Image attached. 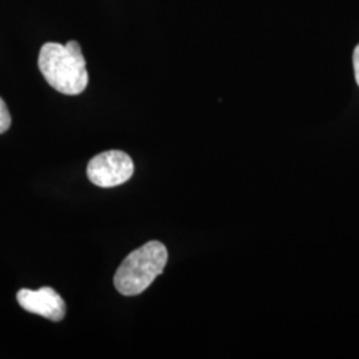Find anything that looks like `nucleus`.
I'll return each instance as SVG.
<instances>
[{"mask_svg": "<svg viewBox=\"0 0 359 359\" xmlns=\"http://www.w3.org/2000/svg\"><path fill=\"white\" fill-rule=\"evenodd\" d=\"M39 69L52 88L75 96L88 86V72L79 43H46L39 53Z\"/></svg>", "mask_w": 359, "mask_h": 359, "instance_id": "1", "label": "nucleus"}, {"mask_svg": "<svg viewBox=\"0 0 359 359\" xmlns=\"http://www.w3.org/2000/svg\"><path fill=\"white\" fill-rule=\"evenodd\" d=\"M353 65H354V74H355V80L359 86V44L355 47L354 53H353Z\"/></svg>", "mask_w": 359, "mask_h": 359, "instance_id": "6", "label": "nucleus"}, {"mask_svg": "<svg viewBox=\"0 0 359 359\" xmlns=\"http://www.w3.org/2000/svg\"><path fill=\"white\" fill-rule=\"evenodd\" d=\"M168 262L167 248L151 241L133 250L116 271L115 287L123 295L142 294L163 274Z\"/></svg>", "mask_w": 359, "mask_h": 359, "instance_id": "2", "label": "nucleus"}, {"mask_svg": "<svg viewBox=\"0 0 359 359\" xmlns=\"http://www.w3.org/2000/svg\"><path fill=\"white\" fill-rule=\"evenodd\" d=\"M18 302L28 313L38 314L53 322L62 321L65 317V299L52 287H41L39 290L22 289L18 293Z\"/></svg>", "mask_w": 359, "mask_h": 359, "instance_id": "4", "label": "nucleus"}, {"mask_svg": "<svg viewBox=\"0 0 359 359\" xmlns=\"http://www.w3.org/2000/svg\"><path fill=\"white\" fill-rule=\"evenodd\" d=\"M11 127V115L7 108V104L0 97V133H4Z\"/></svg>", "mask_w": 359, "mask_h": 359, "instance_id": "5", "label": "nucleus"}, {"mask_svg": "<svg viewBox=\"0 0 359 359\" xmlns=\"http://www.w3.org/2000/svg\"><path fill=\"white\" fill-rule=\"evenodd\" d=\"M135 170L128 154L121 151H107L95 156L87 167V176L100 188H114L127 182Z\"/></svg>", "mask_w": 359, "mask_h": 359, "instance_id": "3", "label": "nucleus"}]
</instances>
